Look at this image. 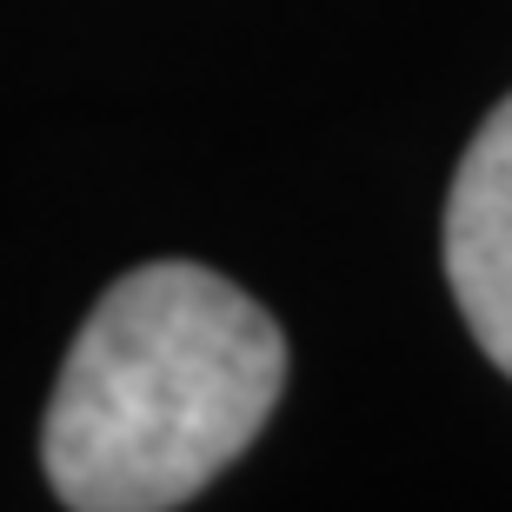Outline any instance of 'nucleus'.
<instances>
[{
    "label": "nucleus",
    "mask_w": 512,
    "mask_h": 512,
    "mask_svg": "<svg viewBox=\"0 0 512 512\" xmlns=\"http://www.w3.org/2000/svg\"><path fill=\"white\" fill-rule=\"evenodd\" d=\"M286 386L273 313L193 260L133 266L67 346L40 426L74 512H173L260 439Z\"/></svg>",
    "instance_id": "f257e3e1"
},
{
    "label": "nucleus",
    "mask_w": 512,
    "mask_h": 512,
    "mask_svg": "<svg viewBox=\"0 0 512 512\" xmlns=\"http://www.w3.org/2000/svg\"><path fill=\"white\" fill-rule=\"evenodd\" d=\"M446 280L486 360L512 380V94L486 114L453 173Z\"/></svg>",
    "instance_id": "f03ea898"
}]
</instances>
